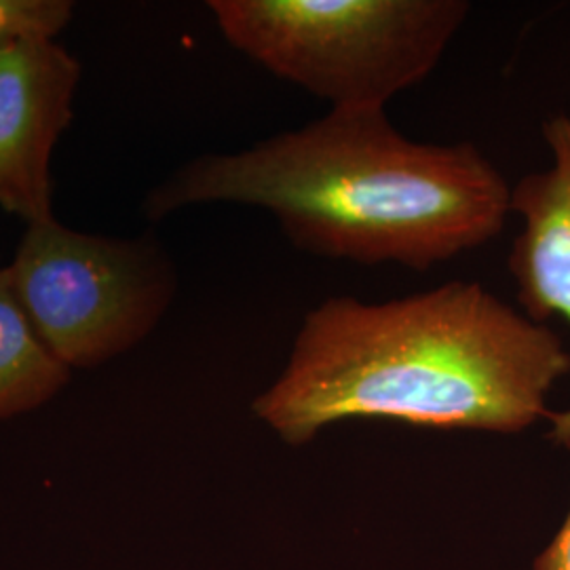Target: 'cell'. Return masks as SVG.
<instances>
[{
    "label": "cell",
    "instance_id": "9c48e42d",
    "mask_svg": "<svg viewBox=\"0 0 570 570\" xmlns=\"http://www.w3.org/2000/svg\"><path fill=\"white\" fill-rule=\"evenodd\" d=\"M532 570H570V511L553 541L534 560Z\"/></svg>",
    "mask_w": 570,
    "mask_h": 570
},
{
    "label": "cell",
    "instance_id": "ba28073f",
    "mask_svg": "<svg viewBox=\"0 0 570 570\" xmlns=\"http://www.w3.org/2000/svg\"><path fill=\"white\" fill-rule=\"evenodd\" d=\"M68 0H0V39L47 37L53 39L72 20Z\"/></svg>",
    "mask_w": 570,
    "mask_h": 570
},
{
    "label": "cell",
    "instance_id": "3957f363",
    "mask_svg": "<svg viewBox=\"0 0 570 570\" xmlns=\"http://www.w3.org/2000/svg\"><path fill=\"white\" fill-rule=\"evenodd\" d=\"M226 42L336 112L387 110L425 81L465 0H209Z\"/></svg>",
    "mask_w": 570,
    "mask_h": 570
},
{
    "label": "cell",
    "instance_id": "6da1fadb",
    "mask_svg": "<svg viewBox=\"0 0 570 570\" xmlns=\"http://www.w3.org/2000/svg\"><path fill=\"white\" fill-rule=\"evenodd\" d=\"M569 372L551 327L454 279L385 303L322 301L252 410L289 446L351 419L520 433L550 419L551 389Z\"/></svg>",
    "mask_w": 570,
    "mask_h": 570
},
{
    "label": "cell",
    "instance_id": "5b68a950",
    "mask_svg": "<svg viewBox=\"0 0 570 570\" xmlns=\"http://www.w3.org/2000/svg\"><path fill=\"white\" fill-rule=\"evenodd\" d=\"M81 63L47 37L0 39V207L53 220L51 155L72 121Z\"/></svg>",
    "mask_w": 570,
    "mask_h": 570
},
{
    "label": "cell",
    "instance_id": "277c9868",
    "mask_svg": "<svg viewBox=\"0 0 570 570\" xmlns=\"http://www.w3.org/2000/svg\"><path fill=\"white\" fill-rule=\"evenodd\" d=\"M9 268L39 336L68 367L100 366L142 343L176 294L155 242L85 235L56 218L28 226Z\"/></svg>",
    "mask_w": 570,
    "mask_h": 570
},
{
    "label": "cell",
    "instance_id": "8992f818",
    "mask_svg": "<svg viewBox=\"0 0 570 570\" xmlns=\"http://www.w3.org/2000/svg\"><path fill=\"white\" fill-rule=\"evenodd\" d=\"M551 164L511 184V214L520 230L508 256L518 305L546 324L560 317L570 324V115L558 112L543 122ZM550 438L570 449V407L551 412Z\"/></svg>",
    "mask_w": 570,
    "mask_h": 570
},
{
    "label": "cell",
    "instance_id": "52a82bcc",
    "mask_svg": "<svg viewBox=\"0 0 570 570\" xmlns=\"http://www.w3.org/2000/svg\"><path fill=\"white\" fill-rule=\"evenodd\" d=\"M70 381V367L45 345L16 292L9 266H0V421L47 404Z\"/></svg>",
    "mask_w": 570,
    "mask_h": 570
},
{
    "label": "cell",
    "instance_id": "7a4b0ae2",
    "mask_svg": "<svg viewBox=\"0 0 570 570\" xmlns=\"http://www.w3.org/2000/svg\"><path fill=\"white\" fill-rule=\"evenodd\" d=\"M199 204L266 209L317 258L425 273L497 239L511 184L473 142L406 138L387 110L336 112L233 155L178 167L144 202L150 220Z\"/></svg>",
    "mask_w": 570,
    "mask_h": 570
}]
</instances>
